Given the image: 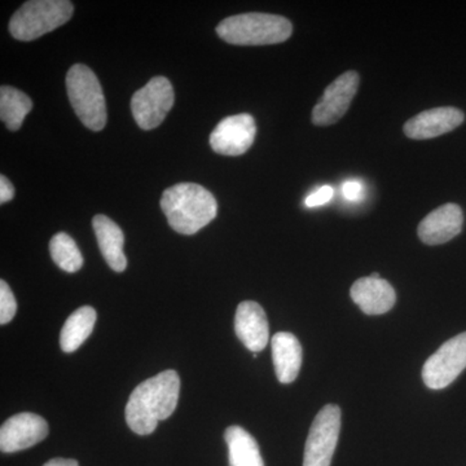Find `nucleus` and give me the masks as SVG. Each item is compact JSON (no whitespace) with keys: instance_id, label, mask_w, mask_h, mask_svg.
<instances>
[{"instance_id":"1","label":"nucleus","mask_w":466,"mask_h":466,"mask_svg":"<svg viewBox=\"0 0 466 466\" xmlns=\"http://www.w3.org/2000/svg\"><path fill=\"white\" fill-rule=\"evenodd\" d=\"M180 392L179 375L173 370L137 386L126 406V422L134 433L152 434L159 421L173 415Z\"/></svg>"},{"instance_id":"2","label":"nucleus","mask_w":466,"mask_h":466,"mask_svg":"<svg viewBox=\"0 0 466 466\" xmlns=\"http://www.w3.org/2000/svg\"><path fill=\"white\" fill-rule=\"evenodd\" d=\"M161 208L171 228L182 235H195L216 219L218 213L213 193L195 183L167 188L162 195Z\"/></svg>"},{"instance_id":"3","label":"nucleus","mask_w":466,"mask_h":466,"mask_svg":"<svg viewBox=\"0 0 466 466\" xmlns=\"http://www.w3.org/2000/svg\"><path fill=\"white\" fill-rule=\"evenodd\" d=\"M293 26L288 18L269 14H242L227 17L217 34L236 46L278 45L290 38Z\"/></svg>"},{"instance_id":"4","label":"nucleus","mask_w":466,"mask_h":466,"mask_svg":"<svg viewBox=\"0 0 466 466\" xmlns=\"http://www.w3.org/2000/svg\"><path fill=\"white\" fill-rule=\"evenodd\" d=\"M67 0H32L24 3L9 21V32L18 41L30 42L63 26L73 16Z\"/></svg>"},{"instance_id":"5","label":"nucleus","mask_w":466,"mask_h":466,"mask_svg":"<svg viewBox=\"0 0 466 466\" xmlns=\"http://www.w3.org/2000/svg\"><path fill=\"white\" fill-rule=\"evenodd\" d=\"M70 104L82 124L92 131H101L106 124V104L103 88L90 67L76 64L66 75Z\"/></svg>"},{"instance_id":"6","label":"nucleus","mask_w":466,"mask_h":466,"mask_svg":"<svg viewBox=\"0 0 466 466\" xmlns=\"http://www.w3.org/2000/svg\"><path fill=\"white\" fill-rule=\"evenodd\" d=\"M341 410L336 404L321 408L306 441L303 466H330L339 443Z\"/></svg>"},{"instance_id":"7","label":"nucleus","mask_w":466,"mask_h":466,"mask_svg":"<svg viewBox=\"0 0 466 466\" xmlns=\"http://www.w3.org/2000/svg\"><path fill=\"white\" fill-rule=\"evenodd\" d=\"M174 88L165 76H155L148 84L135 92L131 112L137 126L143 130H153L167 118L173 108Z\"/></svg>"},{"instance_id":"8","label":"nucleus","mask_w":466,"mask_h":466,"mask_svg":"<svg viewBox=\"0 0 466 466\" xmlns=\"http://www.w3.org/2000/svg\"><path fill=\"white\" fill-rule=\"evenodd\" d=\"M466 368V332L453 337L426 360L422 380L431 390L447 388Z\"/></svg>"},{"instance_id":"9","label":"nucleus","mask_w":466,"mask_h":466,"mask_svg":"<svg viewBox=\"0 0 466 466\" xmlns=\"http://www.w3.org/2000/svg\"><path fill=\"white\" fill-rule=\"evenodd\" d=\"M359 75L354 70L343 73L325 88L323 97L312 110V122L317 126H330L339 122L349 110L357 95Z\"/></svg>"},{"instance_id":"10","label":"nucleus","mask_w":466,"mask_h":466,"mask_svg":"<svg viewBox=\"0 0 466 466\" xmlns=\"http://www.w3.org/2000/svg\"><path fill=\"white\" fill-rule=\"evenodd\" d=\"M256 135V121L248 113L227 116L211 133L210 146L219 155L241 156L253 146Z\"/></svg>"},{"instance_id":"11","label":"nucleus","mask_w":466,"mask_h":466,"mask_svg":"<svg viewBox=\"0 0 466 466\" xmlns=\"http://www.w3.org/2000/svg\"><path fill=\"white\" fill-rule=\"evenodd\" d=\"M48 435V424L35 413H18L0 428V450L5 453L18 452L35 446Z\"/></svg>"},{"instance_id":"12","label":"nucleus","mask_w":466,"mask_h":466,"mask_svg":"<svg viewBox=\"0 0 466 466\" xmlns=\"http://www.w3.org/2000/svg\"><path fill=\"white\" fill-rule=\"evenodd\" d=\"M464 119V113L452 106L429 109L408 119L404 125V134L413 140L434 139L455 130Z\"/></svg>"},{"instance_id":"13","label":"nucleus","mask_w":466,"mask_h":466,"mask_svg":"<svg viewBox=\"0 0 466 466\" xmlns=\"http://www.w3.org/2000/svg\"><path fill=\"white\" fill-rule=\"evenodd\" d=\"M464 225V214L456 204H446L435 208L420 223V240L426 245L446 244L461 232Z\"/></svg>"},{"instance_id":"14","label":"nucleus","mask_w":466,"mask_h":466,"mask_svg":"<svg viewBox=\"0 0 466 466\" xmlns=\"http://www.w3.org/2000/svg\"><path fill=\"white\" fill-rule=\"evenodd\" d=\"M235 332L245 348L254 354L262 351L268 343L269 329L266 312L253 300L238 305L235 318Z\"/></svg>"},{"instance_id":"15","label":"nucleus","mask_w":466,"mask_h":466,"mask_svg":"<svg viewBox=\"0 0 466 466\" xmlns=\"http://www.w3.org/2000/svg\"><path fill=\"white\" fill-rule=\"evenodd\" d=\"M351 299L367 315H382L394 308L397 294L383 279L372 276L359 279L351 287Z\"/></svg>"},{"instance_id":"16","label":"nucleus","mask_w":466,"mask_h":466,"mask_svg":"<svg viewBox=\"0 0 466 466\" xmlns=\"http://www.w3.org/2000/svg\"><path fill=\"white\" fill-rule=\"evenodd\" d=\"M92 227L104 259L113 271L124 272L127 259L124 253L125 236L122 229L110 218L101 214L92 219Z\"/></svg>"},{"instance_id":"17","label":"nucleus","mask_w":466,"mask_h":466,"mask_svg":"<svg viewBox=\"0 0 466 466\" xmlns=\"http://www.w3.org/2000/svg\"><path fill=\"white\" fill-rule=\"evenodd\" d=\"M272 358L279 381L290 383L299 377L302 366V346L294 334H275L272 339Z\"/></svg>"},{"instance_id":"18","label":"nucleus","mask_w":466,"mask_h":466,"mask_svg":"<svg viewBox=\"0 0 466 466\" xmlns=\"http://www.w3.org/2000/svg\"><path fill=\"white\" fill-rule=\"evenodd\" d=\"M229 466H265L258 443L240 426H229L225 433Z\"/></svg>"},{"instance_id":"19","label":"nucleus","mask_w":466,"mask_h":466,"mask_svg":"<svg viewBox=\"0 0 466 466\" xmlns=\"http://www.w3.org/2000/svg\"><path fill=\"white\" fill-rule=\"evenodd\" d=\"M97 314L91 306L76 309L66 319L60 333V346L64 352H75L91 336Z\"/></svg>"},{"instance_id":"20","label":"nucleus","mask_w":466,"mask_h":466,"mask_svg":"<svg viewBox=\"0 0 466 466\" xmlns=\"http://www.w3.org/2000/svg\"><path fill=\"white\" fill-rule=\"evenodd\" d=\"M33 108V101L17 88L3 86L0 88V116L8 130H20L24 119Z\"/></svg>"},{"instance_id":"21","label":"nucleus","mask_w":466,"mask_h":466,"mask_svg":"<svg viewBox=\"0 0 466 466\" xmlns=\"http://www.w3.org/2000/svg\"><path fill=\"white\" fill-rule=\"evenodd\" d=\"M50 253L54 262L69 274H75L84 266V257L76 241L67 233H56L51 238Z\"/></svg>"},{"instance_id":"22","label":"nucleus","mask_w":466,"mask_h":466,"mask_svg":"<svg viewBox=\"0 0 466 466\" xmlns=\"http://www.w3.org/2000/svg\"><path fill=\"white\" fill-rule=\"evenodd\" d=\"M17 311V303L11 288L5 280L0 281V324L9 323Z\"/></svg>"},{"instance_id":"23","label":"nucleus","mask_w":466,"mask_h":466,"mask_svg":"<svg viewBox=\"0 0 466 466\" xmlns=\"http://www.w3.org/2000/svg\"><path fill=\"white\" fill-rule=\"evenodd\" d=\"M334 195V191L332 187L330 186H324L321 187L320 189H318V191H315L314 193H311V195L309 196L308 198H306L305 204L308 208H317L320 207V205L327 204V202H329L332 200Z\"/></svg>"},{"instance_id":"24","label":"nucleus","mask_w":466,"mask_h":466,"mask_svg":"<svg viewBox=\"0 0 466 466\" xmlns=\"http://www.w3.org/2000/svg\"><path fill=\"white\" fill-rule=\"evenodd\" d=\"M342 193L346 200L359 201L363 196V186L357 180H350V182L343 184Z\"/></svg>"},{"instance_id":"25","label":"nucleus","mask_w":466,"mask_h":466,"mask_svg":"<svg viewBox=\"0 0 466 466\" xmlns=\"http://www.w3.org/2000/svg\"><path fill=\"white\" fill-rule=\"evenodd\" d=\"M15 198V188L5 175L0 177V204L11 201Z\"/></svg>"},{"instance_id":"26","label":"nucleus","mask_w":466,"mask_h":466,"mask_svg":"<svg viewBox=\"0 0 466 466\" xmlns=\"http://www.w3.org/2000/svg\"><path fill=\"white\" fill-rule=\"evenodd\" d=\"M43 466H79L76 460L70 459H52Z\"/></svg>"}]
</instances>
